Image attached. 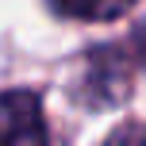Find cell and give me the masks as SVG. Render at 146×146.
I'll return each mask as SVG.
<instances>
[{
  "mask_svg": "<svg viewBox=\"0 0 146 146\" xmlns=\"http://www.w3.org/2000/svg\"><path fill=\"white\" fill-rule=\"evenodd\" d=\"M42 100L27 88L0 92V146H46Z\"/></svg>",
  "mask_w": 146,
  "mask_h": 146,
  "instance_id": "6da1fadb",
  "label": "cell"
},
{
  "mask_svg": "<svg viewBox=\"0 0 146 146\" xmlns=\"http://www.w3.org/2000/svg\"><path fill=\"white\" fill-rule=\"evenodd\" d=\"M77 92L85 96V104H119L127 92V66L115 50H96L85 66Z\"/></svg>",
  "mask_w": 146,
  "mask_h": 146,
  "instance_id": "7a4b0ae2",
  "label": "cell"
},
{
  "mask_svg": "<svg viewBox=\"0 0 146 146\" xmlns=\"http://www.w3.org/2000/svg\"><path fill=\"white\" fill-rule=\"evenodd\" d=\"M54 12L73 15L85 23H100V19H119L127 8H135V0H50Z\"/></svg>",
  "mask_w": 146,
  "mask_h": 146,
  "instance_id": "3957f363",
  "label": "cell"
},
{
  "mask_svg": "<svg viewBox=\"0 0 146 146\" xmlns=\"http://www.w3.org/2000/svg\"><path fill=\"white\" fill-rule=\"evenodd\" d=\"M104 146H146V123H123V127H115Z\"/></svg>",
  "mask_w": 146,
  "mask_h": 146,
  "instance_id": "277c9868",
  "label": "cell"
},
{
  "mask_svg": "<svg viewBox=\"0 0 146 146\" xmlns=\"http://www.w3.org/2000/svg\"><path fill=\"white\" fill-rule=\"evenodd\" d=\"M139 54H142V62H146V27L139 31Z\"/></svg>",
  "mask_w": 146,
  "mask_h": 146,
  "instance_id": "5b68a950",
  "label": "cell"
}]
</instances>
